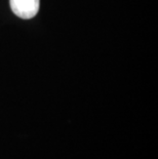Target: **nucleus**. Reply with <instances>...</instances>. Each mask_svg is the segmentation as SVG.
<instances>
[{"label":"nucleus","instance_id":"obj_1","mask_svg":"<svg viewBox=\"0 0 158 159\" xmlns=\"http://www.w3.org/2000/svg\"><path fill=\"white\" fill-rule=\"evenodd\" d=\"M12 12L24 20H30L39 11L40 0H9Z\"/></svg>","mask_w":158,"mask_h":159}]
</instances>
